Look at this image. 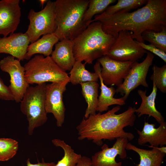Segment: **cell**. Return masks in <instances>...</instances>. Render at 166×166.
<instances>
[{
	"label": "cell",
	"instance_id": "obj_14",
	"mask_svg": "<svg viewBox=\"0 0 166 166\" xmlns=\"http://www.w3.org/2000/svg\"><path fill=\"white\" fill-rule=\"evenodd\" d=\"M19 0L0 1V34L6 37L16 30L20 22Z\"/></svg>",
	"mask_w": 166,
	"mask_h": 166
},
{
	"label": "cell",
	"instance_id": "obj_32",
	"mask_svg": "<svg viewBox=\"0 0 166 166\" xmlns=\"http://www.w3.org/2000/svg\"><path fill=\"white\" fill-rule=\"evenodd\" d=\"M27 166H55L56 164L53 162H45L43 159L42 162H38L37 164H32L30 163V159L28 158L26 161Z\"/></svg>",
	"mask_w": 166,
	"mask_h": 166
},
{
	"label": "cell",
	"instance_id": "obj_11",
	"mask_svg": "<svg viewBox=\"0 0 166 166\" xmlns=\"http://www.w3.org/2000/svg\"><path fill=\"white\" fill-rule=\"evenodd\" d=\"M69 79L46 85L45 108L47 113H52L56 121L57 125L61 127L64 123L65 108L63 101V94Z\"/></svg>",
	"mask_w": 166,
	"mask_h": 166
},
{
	"label": "cell",
	"instance_id": "obj_33",
	"mask_svg": "<svg viewBox=\"0 0 166 166\" xmlns=\"http://www.w3.org/2000/svg\"><path fill=\"white\" fill-rule=\"evenodd\" d=\"M76 166H92L91 159L86 156H82Z\"/></svg>",
	"mask_w": 166,
	"mask_h": 166
},
{
	"label": "cell",
	"instance_id": "obj_30",
	"mask_svg": "<svg viewBox=\"0 0 166 166\" xmlns=\"http://www.w3.org/2000/svg\"><path fill=\"white\" fill-rule=\"evenodd\" d=\"M137 42L144 49L157 56L165 62H166V53L152 44H146L144 43L140 42L137 41Z\"/></svg>",
	"mask_w": 166,
	"mask_h": 166
},
{
	"label": "cell",
	"instance_id": "obj_27",
	"mask_svg": "<svg viewBox=\"0 0 166 166\" xmlns=\"http://www.w3.org/2000/svg\"><path fill=\"white\" fill-rule=\"evenodd\" d=\"M143 40L147 41L166 53V29L160 32L146 30L142 34Z\"/></svg>",
	"mask_w": 166,
	"mask_h": 166
},
{
	"label": "cell",
	"instance_id": "obj_5",
	"mask_svg": "<svg viewBox=\"0 0 166 166\" xmlns=\"http://www.w3.org/2000/svg\"><path fill=\"white\" fill-rule=\"evenodd\" d=\"M46 85L43 83L29 86L20 102L21 111L26 116L28 121L30 136L33 134L35 128L44 125L47 120L45 108Z\"/></svg>",
	"mask_w": 166,
	"mask_h": 166
},
{
	"label": "cell",
	"instance_id": "obj_28",
	"mask_svg": "<svg viewBox=\"0 0 166 166\" xmlns=\"http://www.w3.org/2000/svg\"><path fill=\"white\" fill-rule=\"evenodd\" d=\"M18 148V142L11 138H0V161H6L13 158Z\"/></svg>",
	"mask_w": 166,
	"mask_h": 166
},
{
	"label": "cell",
	"instance_id": "obj_6",
	"mask_svg": "<svg viewBox=\"0 0 166 166\" xmlns=\"http://www.w3.org/2000/svg\"><path fill=\"white\" fill-rule=\"evenodd\" d=\"M24 67L25 77L29 84L57 82L69 79L66 72L59 67L50 56L45 57L41 54L36 55Z\"/></svg>",
	"mask_w": 166,
	"mask_h": 166
},
{
	"label": "cell",
	"instance_id": "obj_20",
	"mask_svg": "<svg viewBox=\"0 0 166 166\" xmlns=\"http://www.w3.org/2000/svg\"><path fill=\"white\" fill-rule=\"evenodd\" d=\"M146 149L139 148L130 143L127 144L126 149L132 150L140 156V162L137 166H161L166 154L161 152L156 148Z\"/></svg>",
	"mask_w": 166,
	"mask_h": 166
},
{
	"label": "cell",
	"instance_id": "obj_35",
	"mask_svg": "<svg viewBox=\"0 0 166 166\" xmlns=\"http://www.w3.org/2000/svg\"><path fill=\"white\" fill-rule=\"evenodd\" d=\"M47 1H48L46 0H40L39 1V2H40L41 5L42 7L44 3H45L46 2H47Z\"/></svg>",
	"mask_w": 166,
	"mask_h": 166
},
{
	"label": "cell",
	"instance_id": "obj_17",
	"mask_svg": "<svg viewBox=\"0 0 166 166\" xmlns=\"http://www.w3.org/2000/svg\"><path fill=\"white\" fill-rule=\"evenodd\" d=\"M100 65L97 61L94 65L93 68L95 72H97L101 84L100 89L101 92L98 97L96 110L101 113L107 111L109 109V107L111 105H117L123 106L126 103L122 97L119 98L114 97L116 91L113 86L109 87L104 83L101 74Z\"/></svg>",
	"mask_w": 166,
	"mask_h": 166
},
{
	"label": "cell",
	"instance_id": "obj_18",
	"mask_svg": "<svg viewBox=\"0 0 166 166\" xmlns=\"http://www.w3.org/2000/svg\"><path fill=\"white\" fill-rule=\"evenodd\" d=\"M50 56L61 69L65 71L70 70L76 61L73 53L72 41L63 39L57 42Z\"/></svg>",
	"mask_w": 166,
	"mask_h": 166
},
{
	"label": "cell",
	"instance_id": "obj_12",
	"mask_svg": "<svg viewBox=\"0 0 166 166\" xmlns=\"http://www.w3.org/2000/svg\"><path fill=\"white\" fill-rule=\"evenodd\" d=\"M102 66L101 76L104 83L106 85H121L135 61H121L104 56L97 59Z\"/></svg>",
	"mask_w": 166,
	"mask_h": 166
},
{
	"label": "cell",
	"instance_id": "obj_21",
	"mask_svg": "<svg viewBox=\"0 0 166 166\" xmlns=\"http://www.w3.org/2000/svg\"><path fill=\"white\" fill-rule=\"evenodd\" d=\"M59 41L54 33L43 35L41 38L29 45L25 59L29 60L33 55L37 53L44 56H50L53 45Z\"/></svg>",
	"mask_w": 166,
	"mask_h": 166
},
{
	"label": "cell",
	"instance_id": "obj_24",
	"mask_svg": "<svg viewBox=\"0 0 166 166\" xmlns=\"http://www.w3.org/2000/svg\"><path fill=\"white\" fill-rule=\"evenodd\" d=\"M52 141L54 145L61 148L64 152V156L61 160L58 161L55 166H77L82 156L81 154L76 153L71 147L63 140L55 139Z\"/></svg>",
	"mask_w": 166,
	"mask_h": 166
},
{
	"label": "cell",
	"instance_id": "obj_19",
	"mask_svg": "<svg viewBox=\"0 0 166 166\" xmlns=\"http://www.w3.org/2000/svg\"><path fill=\"white\" fill-rule=\"evenodd\" d=\"M157 91V88L153 83L152 91L148 96L146 95V90H138L137 93L141 99L142 102L140 107L137 109L136 108L135 112L139 117L144 115H147L149 117H153L160 124L165 121L161 114L156 107L155 100Z\"/></svg>",
	"mask_w": 166,
	"mask_h": 166
},
{
	"label": "cell",
	"instance_id": "obj_25",
	"mask_svg": "<svg viewBox=\"0 0 166 166\" xmlns=\"http://www.w3.org/2000/svg\"><path fill=\"white\" fill-rule=\"evenodd\" d=\"M147 0H118L115 5L109 6L101 14V16L112 15L122 11H130L132 10L136 9L148 2Z\"/></svg>",
	"mask_w": 166,
	"mask_h": 166
},
{
	"label": "cell",
	"instance_id": "obj_3",
	"mask_svg": "<svg viewBox=\"0 0 166 166\" xmlns=\"http://www.w3.org/2000/svg\"><path fill=\"white\" fill-rule=\"evenodd\" d=\"M115 39L104 31L100 22H92L72 41L76 61L92 64L95 59L107 55Z\"/></svg>",
	"mask_w": 166,
	"mask_h": 166
},
{
	"label": "cell",
	"instance_id": "obj_15",
	"mask_svg": "<svg viewBox=\"0 0 166 166\" xmlns=\"http://www.w3.org/2000/svg\"><path fill=\"white\" fill-rule=\"evenodd\" d=\"M30 42L26 33L10 34L8 37L0 38V53L8 54L20 61H23L25 59Z\"/></svg>",
	"mask_w": 166,
	"mask_h": 166
},
{
	"label": "cell",
	"instance_id": "obj_26",
	"mask_svg": "<svg viewBox=\"0 0 166 166\" xmlns=\"http://www.w3.org/2000/svg\"><path fill=\"white\" fill-rule=\"evenodd\" d=\"M115 0H89L87 9L83 15L84 22L89 25L94 16L103 13L109 5L114 3Z\"/></svg>",
	"mask_w": 166,
	"mask_h": 166
},
{
	"label": "cell",
	"instance_id": "obj_9",
	"mask_svg": "<svg viewBox=\"0 0 166 166\" xmlns=\"http://www.w3.org/2000/svg\"><path fill=\"white\" fill-rule=\"evenodd\" d=\"M145 58L141 62H133L122 83L117 86L116 93L124 95L122 97L125 101L132 91L141 85L147 88L148 84L146 78L150 66L154 57V55L147 52Z\"/></svg>",
	"mask_w": 166,
	"mask_h": 166
},
{
	"label": "cell",
	"instance_id": "obj_29",
	"mask_svg": "<svg viewBox=\"0 0 166 166\" xmlns=\"http://www.w3.org/2000/svg\"><path fill=\"white\" fill-rule=\"evenodd\" d=\"M150 79L156 87L163 93H166V65L161 67L154 65Z\"/></svg>",
	"mask_w": 166,
	"mask_h": 166
},
{
	"label": "cell",
	"instance_id": "obj_22",
	"mask_svg": "<svg viewBox=\"0 0 166 166\" xmlns=\"http://www.w3.org/2000/svg\"><path fill=\"white\" fill-rule=\"evenodd\" d=\"M81 93L87 104L84 117L87 118L96 114L97 107L99 84L97 82L88 81L80 83Z\"/></svg>",
	"mask_w": 166,
	"mask_h": 166
},
{
	"label": "cell",
	"instance_id": "obj_23",
	"mask_svg": "<svg viewBox=\"0 0 166 166\" xmlns=\"http://www.w3.org/2000/svg\"><path fill=\"white\" fill-rule=\"evenodd\" d=\"M86 63L76 61L69 73L70 82L73 85L88 81L97 82L99 79L97 72H91L85 68Z\"/></svg>",
	"mask_w": 166,
	"mask_h": 166
},
{
	"label": "cell",
	"instance_id": "obj_34",
	"mask_svg": "<svg viewBox=\"0 0 166 166\" xmlns=\"http://www.w3.org/2000/svg\"><path fill=\"white\" fill-rule=\"evenodd\" d=\"M152 147V146H150ZM155 147L158 149L161 152L166 153V147L164 146L160 147Z\"/></svg>",
	"mask_w": 166,
	"mask_h": 166
},
{
	"label": "cell",
	"instance_id": "obj_16",
	"mask_svg": "<svg viewBox=\"0 0 166 166\" xmlns=\"http://www.w3.org/2000/svg\"><path fill=\"white\" fill-rule=\"evenodd\" d=\"M157 128L154 124H149L144 121L141 131L137 130L139 135L137 143L140 145L149 143L150 146L158 147L166 145V122L160 124Z\"/></svg>",
	"mask_w": 166,
	"mask_h": 166
},
{
	"label": "cell",
	"instance_id": "obj_10",
	"mask_svg": "<svg viewBox=\"0 0 166 166\" xmlns=\"http://www.w3.org/2000/svg\"><path fill=\"white\" fill-rule=\"evenodd\" d=\"M0 69L8 73L10 77L8 86L14 97V101L20 102L29 84L25 77V70L20 61L10 55L0 61Z\"/></svg>",
	"mask_w": 166,
	"mask_h": 166
},
{
	"label": "cell",
	"instance_id": "obj_7",
	"mask_svg": "<svg viewBox=\"0 0 166 166\" xmlns=\"http://www.w3.org/2000/svg\"><path fill=\"white\" fill-rule=\"evenodd\" d=\"M55 2L47 1L44 8L36 12L31 9L28 16L30 21L26 33L31 43L37 41L43 35L54 33L56 29Z\"/></svg>",
	"mask_w": 166,
	"mask_h": 166
},
{
	"label": "cell",
	"instance_id": "obj_8",
	"mask_svg": "<svg viewBox=\"0 0 166 166\" xmlns=\"http://www.w3.org/2000/svg\"><path fill=\"white\" fill-rule=\"evenodd\" d=\"M132 34L128 31L119 32L106 56L121 61H136L141 59L147 51L133 38Z\"/></svg>",
	"mask_w": 166,
	"mask_h": 166
},
{
	"label": "cell",
	"instance_id": "obj_31",
	"mask_svg": "<svg viewBox=\"0 0 166 166\" xmlns=\"http://www.w3.org/2000/svg\"><path fill=\"white\" fill-rule=\"evenodd\" d=\"M0 99L14 101V96L8 86H6L0 77Z\"/></svg>",
	"mask_w": 166,
	"mask_h": 166
},
{
	"label": "cell",
	"instance_id": "obj_1",
	"mask_svg": "<svg viewBox=\"0 0 166 166\" xmlns=\"http://www.w3.org/2000/svg\"><path fill=\"white\" fill-rule=\"evenodd\" d=\"M99 21L106 33L116 38L122 30L131 32L136 41L144 43L142 34L146 30L160 32L166 29V0H148L143 7L132 12L122 11L101 16L95 15L92 22Z\"/></svg>",
	"mask_w": 166,
	"mask_h": 166
},
{
	"label": "cell",
	"instance_id": "obj_2",
	"mask_svg": "<svg viewBox=\"0 0 166 166\" xmlns=\"http://www.w3.org/2000/svg\"><path fill=\"white\" fill-rule=\"evenodd\" d=\"M120 109V106L117 105L104 113L99 112L90 115L87 118L84 117L76 128L78 139L91 140L98 146L102 144L103 140H112L123 137L132 140L134 135L125 132L124 128L133 126L136 108L130 106L124 112L116 114Z\"/></svg>",
	"mask_w": 166,
	"mask_h": 166
},
{
	"label": "cell",
	"instance_id": "obj_4",
	"mask_svg": "<svg viewBox=\"0 0 166 166\" xmlns=\"http://www.w3.org/2000/svg\"><path fill=\"white\" fill-rule=\"evenodd\" d=\"M55 2L56 29L54 34L60 41H71L82 32L89 25L83 20L89 0H57Z\"/></svg>",
	"mask_w": 166,
	"mask_h": 166
},
{
	"label": "cell",
	"instance_id": "obj_13",
	"mask_svg": "<svg viewBox=\"0 0 166 166\" xmlns=\"http://www.w3.org/2000/svg\"><path fill=\"white\" fill-rule=\"evenodd\" d=\"M128 141L127 138L120 137L116 139L111 148L106 144H103L101 150L92 156V166H122V162H117L116 158L118 155L121 159L126 158V148Z\"/></svg>",
	"mask_w": 166,
	"mask_h": 166
}]
</instances>
